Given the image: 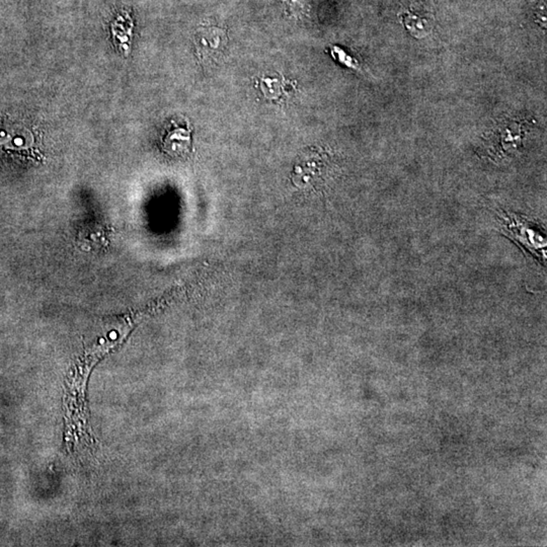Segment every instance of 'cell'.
Here are the masks:
<instances>
[{
    "instance_id": "6da1fadb",
    "label": "cell",
    "mask_w": 547,
    "mask_h": 547,
    "mask_svg": "<svg viewBox=\"0 0 547 547\" xmlns=\"http://www.w3.org/2000/svg\"><path fill=\"white\" fill-rule=\"evenodd\" d=\"M498 220L503 235L524 247L540 264L546 265V237L536 224L521 215L505 211L499 213Z\"/></svg>"
}]
</instances>
